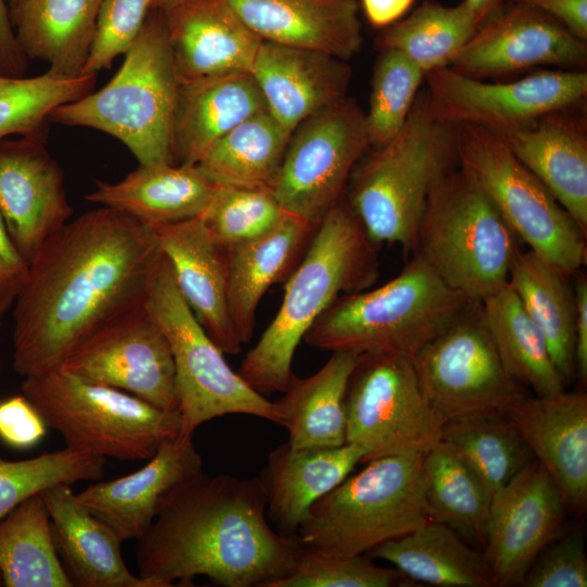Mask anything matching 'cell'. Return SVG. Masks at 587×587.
Listing matches in <instances>:
<instances>
[{"label":"cell","mask_w":587,"mask_h":587,"mask_svg":"<svg viewBox=\"0 0 587 587\" xmlns=\"http://www.w3.org/2000/svg\"><path fill=\"white\" fill-rule=\"evenodd\" d=\"M105 461L66 447L25 460L0 457V520L30 496L51 486L102 478Z\"/></svg>","instance_id":"7bdbcfd3"},{"label":"cell","mask_w":587,"mask_h":587,"mask_svg":"<svg viewBox=\"0 0 587 587\" xmlns=\"http://www.w3.org/2000/svg\"><path fill=\"white\" fill-rule=\"evenodd\" d=\"M290 136L264 110L220 138L196 166L218 186L272 191Z\"/></svg>","instance_id":"8d00e7d4"},{"label":"cell","mask_w":587,"mask_h":587,"mask_svg":"<svg viewBox=\"0 0 587 587\" xmlns=\"http://www.w3.org/2000/svg\"><path fill=\"white\" fill-rule=\"evenodd\" d=\"M478 304L505 370L519 384L535 396L565 390L544 334L509 285Z\"/></svg>","instance_id":"d590c367"},{"label":"cell","mask_w":587,"mask_h":587,"mask_svg":"<svg viewBox=\"0 0 587 587\" xmlns=\"http://www.w3.org/2000/svg\"><path fill=\"white\" fill-rule=\"evenodd\" d=\"M46 138L0 140V215L28 264L72 214L63 171Z\"/></svg>","instance_id":"d6986e66"},{"label":"cell","mask_w":587,"mask_h":587,"mask_svg":"<svg viewBox=\"0 0 587 587\" xmlns=\"http://www.w3.org/2000/svg\"><path fill=\"white\" fill-rule=\"evenodd\" d=\"M508 285L544 334L552 360L569 386L576 375V305L569 277L528 249L516 253Z\"/></svg>","instance_id":"e575fe53"},{"label":"cell","mask_w":587,"mask_h":587,"mask_svg":"<svg viewBox=\"0 0 587 587\" xmlns=\"http://www.w3.org/2000/svg\"><path fill=\"white\" fill-rule=\"evenodd\" d=\"M103 0H24L9 9L16 41L27 59L48 71L80 76L93 41Z\"/></svg>","instance_id":"1f68e13d"},{"label":"cell","mask_w":587,"mask_h":587,"mask_svg":"<svg viewBox=\"0 0 587 587\" xmlns=\"http://www.w3.org/2000/svg\"><path fill=\"white\" fill-rule=\"evenodd\" d=\"M375 149L352 172L345 200L374 245L409 252L433 186L457 161L455 126L439 121L422 95L400 132Z\"/></svg>","instance_id":"5b68a950"},{"label":"cell","mask_w":587,"mask_h":587,"mask_svg":"<svg viewBox=\"0 0 587 587\" xmlns=\"http://www.w3.org/2000/svg\"><path fill=\"white\" fill-rule=\"evenodd\" d=\"M412 362L422 390L444 423L483 416H507L527 389L505 370L472 304Z\"/></svg>","instance_id":"7c38bea8"},{"label":"cell","mask_w":587,"mask_h":587,"mask_svg":"<svg viewBox=\"0 0 587 587\" xmlns=\"http://www.w3.org/2000/svg\"><path fill=\"white\" fill-rule=\"evenodd\" d=\"M534 7L552 16L573 35L587 40V0H508Z\"/></svg>","instance_id":"816d5d0a"},{"label":"cell","mask_w":587,"mask_h":587,"mask_svg":"<svg viewBox=\"0 0 587 587\" xmlns=\"http://www.w3.org/2000/svg\"><path fill=\"white\" fill-rule=\"evenodd\" d=\"M28 267L0 215V320L12 309L26 280Z\"/></svg>","instance_id":"f907efd6"},{"label":"cell","mask_w":587,"mask_h":587,"mask_svg":"<svg viewBox=\"0 0 587 587\" xmlns=\"http://www.w3.org/2000/svg\"><path fill=\"white\" fill-rule=\"evenodd\" d=\"M363 451L350 444L332 448H295L284 442L267 455L259 476L266 514L276 530L297 537L312 505L362 463Z\"/></svg>","instance_id":"4316f807"},{"label":"cell","mask_w":587,"mask_h":587,"mask_svg":"<svg viewBox=\"0 0 587 587\" xmlns=\"http://www.w3.org/2000/svg\"><path fill=\"white\" fill-rule=\"evenodd\" d=\"M62 564L78 587H162L151 578L129 571L121 552L122 541L73 492L58 484L40 492Z\"/></svg>","instance_id":"484cf974"},{"label":"cell","mask_w":587,"mask_h":587,"mask_svg":"<svg viewBox=\"0 0 587 587\" xmlns=\"http://www.w3.org/2000/svg\"><path fill=\"white\" fill-rule=\"evenodd\" d=\"M369 146L365 113L354 102L345 98L317 111L292 132L274 198L284 211L320 224Z\"/></svg>","instance_id":"5bb4252c"},{"label":"cell","mask_w":587,"mask_h":587,"mask_svg":"<svg viewBox=\"0 0 587 587\" xmlns=\"http://www.w3.org/2000/svg\"><path fill=\"white\" fill-rule=\"evenodd\" d=\"M365 555L384 560L405 577L425 585L495 586L483 553L452 527L435 520L376 546Z\"/></svg>","instance_id":"d6a6232c"},{"label":"cell","mask_w":587,"mask_h":587,"mask_svg":"<svg viewBox=\"0 0 587 587\" xmlns=\"http://www.w3.org/2000/svg\"><path fill=\"white\" fill-rule=\"evenodd\" d=\"M160 257L153 228L111 208L63 225L29 263L12 307L15 372L25 378L60 369L86 340L142 305Z\"/></svg>","instance_id":"6da1fadb"},{"label":"cell","mask_w":587,"mask_h":587,"mask_svg":"<svg viewBox=\"0 0 587 587\" xmlns=\"http://www.w3.org/2000/svg\"><path fill=\"white\" fill-rule=\"evenodd\" d=\"M358 354L332 352L330 358L308 377L294 375L274 401L295 448H332L346 442L345 397Z\"/></svg>","instance_id":"836d02e7"},{"label":"cell","mask_w":587,"mask_h":587,"mask_svg":"<svg viewBox=\"0 0 587 587\" xmlns=\"http://www.w3.org/2000/svg\"><path fill=\"white\" fill-rule=\"evenodd\" d=\"M423 487L433 520L484 547L492 494L442 439L425 452Z\"/></svg>","instance_id":"f35d334b"},{"label":"cell","mask_w":587,"mask_h":587,"mask_svg":"<svg viewBox=\"0 0 587 587\" xmlns=\"http://www.w3.org/2000/svg\"><path fill=\"white\" fill-rule=\"evenodd\" d=\"M47 424L22 394L0 401V440L16 450L37 446L47 434Z\"/></svg>","instance_id":"681fc988"},{"label":"cell","mask_w":587,"mask_h":587,"mask_svg":"<svg viewBox=\"0 0 587 587\" xmlns=\"http://www.w3.org/2000/svg\"><path fill=\"white\" fill-rule=\"evenodd\" d=\"M520 239L459 166L433 186L413 251L455 292L479 303L508 285Z\"/></svg>","instance_id":"52a82bcc"},{"label":"cell","mask_w":587,"mask_h":587,"mask_svg":"<svg viewBox=\"0 0 587 587\" xmlns=\"http://www.w3.org/2000/svg\"><path fill=\"white\" fill-rule=\"evenodd\" d=\"M455 154L459 166L530 251L569 278L585 265L587 235L492 130L455 126Z\"/></svg>","instance_id":"8fae6325"},{"label":"cell","mask_w":587,"mask_h":587,"mask_svg":"<svg viewBox=\"0 0 587 587\" xmlns=\"http://www.w3.org/2000/svg\"><path fill=\"white\" fill-rule=\"evenodd\" d=\"M558 487L567 511L587 507V396H526L505 416Z\"/></svg>","instance_id":"ffe728a7"},{"label":"cell","mask_w":587,"mask_h":587,"mask_svg":"<svg viewBox=\"0 0 587 587\" xmlns=\"http://www.w3.org/2000/svg\"><path fill=\"white\" fill-rule=\"evenodd\" d=\"M425 76L432 112L453 126H523L573 107L587 93V74L575 70L539 71L510 83H485L449 66Z\"/></svg>","instance_id":"9a60e30c"},{"label":"cell","mask_w":587,"mask_h":587,"mask_svg":"<svg viewBox=\"0 0 587 587\" xmlns=\"http://www.w3.org/2000/svg\"><path fill=\"white\" fill-rule=\"evenodd\" d=\"M85 199L149 225L200 216L216 188L196 165H139L124 179L98 180Z\"/></svg>","instance_id":"4dcf8cb0"},{"label":"cell","mask_w":587,"mask_h":587,"mask_svg":"<svg viewBox=\"0 0 587 587\" xmlns=\"http://www.w3.org/2000/svg\"><path fill=\"white\" fill-rule=\"evenodd\" d=\"M425 452L378 458L316 501L300 525V545L354 557L433 520L423 487Z\"/></svg>","instance_id":"ba28073f"},{"label":"cell","mask_w":587,"mask_h":587,"mask_svg":"<svg viewBox=\"0 0 587 587\" xmlns=\"http://www.w3.org/2000/svg\"><path fill=\"white\" fill-rule=\"evenodd\" d=\"M23 1H24V0H7L8 5H9V9H10V8H13V7L17 5V4H20V3L23 2Z\"/></svg>","instance_id":"680465c9"},{"label":"cell","mask_w":587,"mask_h":587,"mask_svg":"<svg viewBox=\"0 0 587 587\" xmlns=\"http://www.w3.org/2000/svg\"><path fill=\"white\" fill-rule=\"evenodd\" d=\"M0 580L5 587H73L40 492L0 520Z\"/></svg>","instance_id":"74e56055"},{"label":"cell","mask_w":587,"mask_h":587,"mask_svg":"<svg viewBox=\"0 0 587 587\" xmlns=\"http://www.w3.org/2000/svg\"><path fill=\"white\" fill-rule=\"evenodd\" d=\"M263 41L323 52L340 60L362 45L357 0H227Z\"/></svg>","instance_id":"f1b7e54d"},{"label":"cell","mask_w":587,"mask_h":587,"mask_svg":"<svg viewBox=\"0 0 587 587\" xmlns=\"http://www.w3.org/2000/svg\"><path fill=\"white\" fill-rule=\"evenodd\" d=\"M377 246L341 198L322 218L302 260L285 282L282 304L237 373L257 392H283L292 360L308 330L344 294L374 284Z\"/></svg>","instance_id":"3957f363"},{"label":"cell","mask_w":587,"mask_h":587,"mask_svg":"<svg viewBox=\"0 0 587 587\" xmlns=\"http://www.w3.org/2000/svg\"><path fill=\"white\" fill-rule=\"evenodd\" d=\"M267 110L250 72L179 82L171 157L174 165H196L225 134Z\"/></svg>","instance_id":"83f0119b"},{"label":"cell","mask_w":587,"mask_h":587,"mask_svg":"<svg viewBox=\"0 0 587 587\" xmlns=\"http://www.w3.org/2000/svg\"><path fill=\"white\" fill-rule=\"evenodd\" d=\"M173 355L180 437L228 414L261 417L282 425L274 401L252 389L224 358L185 301L167 259L161 253L145 301Z\"/></svg>","instance_id":"30bf717a"},{"label":"cell","mask_w":587,"mask_h":587,"mask_svg":"<svg viewBox=\"0 0 587 587\" xmlns=\"http://www.w3.org/2000/svg\"><path fill=\"white\" fill-rule=\"evenodd\" d=\"M285 212L270 190L216 185L199 217L214 242L226 249L265 234Z\"/></svg>","instance_id":"f6af8a7d"},{"label":"cell","mask_w":587,"mask_h":587,"mask_svg":"<svg viewBox=\"0 0 587 587\" xmlns=\"http://www.w3.org/2000/svg\"><path fill=\"white\" fill-rule=\"evenodd\" d=\"M345 408L346 442L363 451L362 463L426 452L441 439L445 423L405 355L360 354L348 380Z\"/></svg>","instance_id":"4fadbf2b"},{"label":"cell","mask_w":587,"mask_h":587,"mask_svg":"<svg viewBox=\"0 0 587 587\" xmlns=\"http://www.w3.org/2000/svg\"><path fill=\"white\" fill-rule=\"evenodd\" d=\"M154 0H103L96 33L83 75H97L111 67L113 60L126 53L139 36Z\"/></svg>","instance_id":"7dc6e473"},{"label":"cell","mask_w":587,"mask_h":587,"mask_svg":"<svg viewBox=\"0 0 587 587\" xmlns=\"http://www.w3.org/2000/svg\"><path fill=\"white\" fill-rule=\"evenodd\" d=\"M396 567L373 563L365 554H324L302 547L292 569L272 587H390L408 582Z\"/></svg>","instance_id":"bcb514c9"},{"label":"cell","mask_w":587,"mask_h":587,"mask_svg":"<svg viewBox=\"0 0 587 587\" xmlns=\"http://www.w3.org/2000/svg\"><path fill=\"white\" fill-rule=\"evenodd\" d=\"M480 24L465 1L446 7L425 0L408 17L388 26L379 37V45L399 51L426 75L449 66Z\"/></svg>","instance_id":"ab89813d"},{"label":"cell","mask_w":587,"mask_h":587,"mask_svg":"<svg viewBox=\"0 0 587 587\" xmlns=\"http://www.w3.org/2000/svg\"><path fill=\"white\" fill-rule=\"evenodd\" d=\"M188 0H154L152 9H158L160 11H166L179 3H183Z\"/></svg>","instance_id":"6f0895ef"},{"label":"cell","mask_w":587,"mask_h":587,"mask_svg":"<svg viewBox=\"0 0 587 587\" xmlns=\"http://www.w3.org/2000/svg\"><path fill=\"white\" fill-rule=\"evenodd\" d=\"M61 369L178 411L172 351L145 303L86 340Z\"/></svg>","instance_id":"2e32d148"},{"label":"cell","mask_w":587,"mask_h":587,"mask_svg":"<svg viewBox=\"0 0 587 587\" xmlns=\"http://www.w3.org/2000/svg\"><path fill=\"white\" fill-rule=\"evenodd\" d=\"M114 77L100 90L59 105L50 123L102 130L140 165L172 164V128L179 80L163 12L151 9Z\"/></svg>","instance_id":"8992f818"},{"label":"cell","mask_w":587,"mask_h":587,"mask_svg":"<svg viewBox=\"0 0 587 587\" xmlns=\"http://www.w3.org/2000/svg\"><path fill=\"white\" fill-rule=\"evenodd\" d=\"M27 58L21 50L9 17L5 0H0V74L22 76Z\"/></svg>","instance_id":"f5cc1de1"},{"label":"cell","mask_w":587,"mask_h":587,"mask_svg":"<svg viewBox=\"0 0 587 587\" xmlns=\"http://www.w3.org/2000/svg\"><path fill=\"white\" fill-rule=\"evenodd\" d=\"M366 20L374 27H388L410 10L414 0H361Z\"/></svg>","instance_id":"11a10c76"},{"label":"cell","mask_w":587,"mask_h":587,"mask_svg":"<svg viewBox=\"0 0 587 587\" xmlns=\"http://www.w3.org/2000/svg\"><path fill=\"white\" fill-rule=\"evenodd\" d=\"M21 391L66 448L78 452L120 461L149 460L180 433L178 411L160 409L61 367L25 377Z\"/></svg>","instance_id":"9c48e42d"},{"label":"cell","mask_w":587,"mask_h":587,"mask_svg":"<svg viewBox=\"0 0 587 587\" xmlns=\"http://www.w3.org/2000/svg\"><path fill=\"white\" fill-rule=\"evenodd\" d=\"M0 329H1V320H0ZM0 345H1V336H0Z\"/></svg>","instance_id":"91938a15"},{"label":"cell","mask_w":587,"mask_h":587,"mask_svg":"<svg viewBox=\"0 0 587 587\" xmlns=\"http://www.w3.org/2000/svg\"><path fill=\"white\" fill-rule=\"evenodd\" d=\"M319 224L285 212L265 234L224 249L228 271V305L242 344L254 329L255 312L265 291L285 283L302 260Z\"/></svg>","instance_id":"f546056e"},{"label":"cell","mask_w":587,"mask_h":587,"mask_svg":"<svg viewBox=\"0 0 587 587\" xmlns=\"http://www.w3.org/2000/svg\"><path fill=\"white\" fill-rule=\"evenodd\" d=\"M566 110L551 112L523 126L490 130L587 235L586 122Z\"/></svg>","instance_id":"cb8c5ba5"},{"label":"cell","mask_w":587,"mask_h":587,"mask_svg":"<svg viewBox=\"0 0 587 587\" xmlns=\"http://www.w3.org/2000/svg\"><path fill=\"white\" fill-rule=\"evenodd\" d=\"M162 12L179 82L251 73L263 40L227 0H188Z\"/></svg>","instance_id":"603a6c76"},{"label":"cell","mask_w":587,"mask_h":587,"mask_svg":"<svg viewBox=\"0 0 587 587\" xmlns=\"http://www.w3.org/2000/svg\"><path fill=\"white\" fill-rule=\"evenodd\" d=\"M521 586L586 587L587 555L582 534L557 536L536 557Z\"/></svg>","instance_id":"c3c4849f"},{"label":"cell","mask_w":587,"mask_h":587,"mask_svg":"<svg viewBox=\"0 0 587 587\" xmlns=\"http://www.w3.org/2000/svg\"><path fill=\"white\" fill-rule=\"evenodd\" d=\"M151 227L177 288L199 323L224 353L238 354L243 344L229 313L224 249L214 242L199 216Z\"/></svg>","instance_id":"7402d4cb"},{"label":"cell","mask_w":587,"mask_h":587,"mask_svg":"<svg viewBox=\"0 0 587 587\" xmlns=\"http://www.w3.org/2000/svg\"><path fill=\"white\" fill-rule=\"evenodd\" d=\"M425 73L405 55L383 49L372 79L365 127L369 145L379 148L402 128Z\"/></svg>","instance_id":"ee69618b"},{"label":"cell","mask_w":587,"mask_h":587,"mask_svg":"<svg viewBox=\"0 0 587 587\" xmlns=\"http://www.w3.org/2000/svg\"><path fill=\"white\" fill-rule=\"evenodd\" d=\"M472 304L414 253L383 286L337 297L303 340L323 351L412 359Z\"/></svg>","instance_id":"277c9868"},{"label":"cell","mask_w":587,"mask_h":587,"mask_svg":"<svg viewBox=\"0 0 587 587\" xmlns=\"http://www.w3.org/2000/svg\"><path fill=\"white\" fill-rule=\"evenodd\" d=\"M498 9L475 30L449 67L476 79L537 65L582 67L586 40L547 13L517 2Z\"/></svg>","instance_id":"ac0fdd59"},{"label":"cell","mask_w":587,"mask_h":587,"mask_svg":"<svg viewBox=\"0 0 587 587\" xmlns=\"http://www.w3.org/2000/svg\"><path fill=\"white\" fill-rule=\"evenodd\" d=\"M576 305L575 323V364L576 374L580 382H586L587 377V280L586 277H578L574 288Z\"/></svg>","instance_id":"db71d44e"},{"label":"cell","mask_w":587,"mask_h":587,"mask_svg":"<svg viewBox=\"0 0 587 587\" xmlns=\"http://www.w3.org/2000/svg\"><path fill=\"white\" fill-rule=\"evenodd\" d=\"M475 11L482 23L500 9L508 0H464Z\"/></svg>","instance_id":"9f6ffc18"},{"label":"cell","mask_w":587,"mask_h":587,"mask_svg":"<svg viewBox=\"0 0 587 587\" xmlns=\"http://www.w3.org/2000/svg\"><path fill=\"white\" fill-rule=\"evenodd\" d=\"M251 74L270 114L290 134L310 115L346 98L351 71L329 54L263 41Z\"/></svg>","instance_id":"d4e9b609"},{"label":"cell","mask_w":587,"mask_h":587,"mask_svg":"<svg viewBox=\"0 0 587 587\" xmlns=\"http://www.w3.org/2000/svg\"><path fill=\"white\" fill-rule=\"evenodd\" d=\"M145 466L128 475L91 484L76 494L78 500L117 535L140 540L168 496L203 472V461L192 437L164 442Z\"/></svg>","instance_id":"44dd1931"},{"label":"cell","mask_w":587,"mask_h":587,"mask_svg":"<svg viewBox=\"0 0 587 587\" xmlns=\"http://www.w3.org/2000/svg\"><path fill=\"white\" fill-rule=\"evenodd\" d=\"M96 75L66 77L50 71L35 76L0 74V140L13 134H48V116L59 105L92 91Z\"/></svg>","instance_id":"b9f144b4"},{"label":"cell","mask_w":587,"mask_h":587,"mask_svg":"<svg viewBox=\"0 0 587 587\" xmlns=\"http://www.w3.org/2000/svg\"><path fill=\"white\" fill-rule=\"evenodd\" d=\"M301 549L271 525L259 477L202 472L168 496L139 540L138 574L162 587L196 576L223 587H272Z\"/></svg>","instance_id":"7a4b0ae2"},{"label":"cell","mask_w":587,"mask_h":587,"mask_svg":"<svg viewBox=\"0 0 587 587\" xmlns=\"http://www.w3.org/2000/svg\"><path fill=\"white\" fill-rule=\"evenodd\" d=\"M554 482L536 460L492 495L483 557L495 586H521L566 516Z\"/></svg>","instance_id":"e0dca14e"},{"label":"cell","mask_w":587,"mask_h":587,"mask_svg":"<svg viewBox=\"0 0 587 587\" xmlns=\"http://www.w3.org/2000/svg\"><path fill=\"white\" fill-rule=\"evenodd\" d=\"M445 440L494 495L534 455L505 416H483L447 422Z\"/></svg>","instance_id":"60d3db41"}]
</instances>
